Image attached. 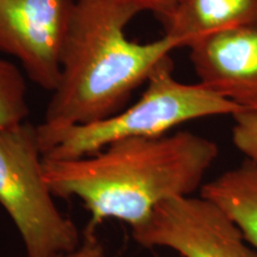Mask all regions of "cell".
<instances>
[{
    "label": "cell",
    "mask_w": 257,
    "mask_h": 257,
    "mask_svg": "<svg viewBox=\"0 0 257 257\" xmlns=\"http://www.w3.org/2000/svg\"><path fill=\"white\" fill-rule=\"evenodd\" d=\"M141 11L124 0H75L61 55L57 87L38 126L60 130L94 123L127 106L181 41L165 35L141 43L125 29Z\"/></svg>",
    "instance_id": "7a4b0ae2"
},
{
    "label": "cell",
    "mask_w": 257,
    "mask_h": 257,
    "mask_svg": "<svg viewBox=\"0 0 257 257\" xmlns=\"http://www.w3.org/2000/svg\"><path fill=\"white\" fill-rule=\"evenodd\" d=\"M124 2L136 6L141 12H153L161 21V19L167 17L176 8L180 0H124Z\"/></svg>",
    "instance_id": "4fadbf2b"
},
{
    "label": "cell",
    "mask_w": 257,
    "mask_h": 257,
    "mask_svg": "<svg viewBox=\"0 0 257 257\" xmlns=\"http://www.w3.org/2000/svg\"><path fill=\"white\" fill-rule=\"evenodd\" d=\"M232 142L246 160L257 165V110H243L233 114Z\"/></svg>",
    "instance_id": "8fae6325"
},
{
    "label": "cell",
    "mask_w": 257,
    "mask_h": 257,
    "mask_svg": "<svg viewBox=\"0 0 257 257\" xmlns=\"http://www.w3.org/2000/svg\"><path fill=\"white\" fill-rule=\"evenodd\" d=\"M51 257H105V248L94 232H85L82 242L76 249Z\"/></svg>",
    "instance_id": "7c38bea8"
},
{
    "label": "cell",
    "mask_w": 257,
    "mask_h": 257,
    "mask_svg": "<svg viewBox=\"0 0 257 257\" xmlns=\"http://www.w3.org/2000/svg\"><path fill=\"white\" fill-rule=\"evenodd\" d=\"M131 237L142 248L169 249L181 257H257L232 219L201 195L162 202L131 229Z\"/></svg>",
    "instance_id": "5b68a950"
},
{
    "label": "cell",
    "mask_w": 257,
    "mask_h": 257,
    "mask_svg": "<svg viewBox=\"0 0 257 257\" xmlns=\"http://www.w3.org/2000/svg\"><path fill=\"white\" fill-rule=\"evenodd\" d=\"M257 21V0H180L161 19L165 35L188 47L212 32Z\"/></svg>",
    "instance_id": "ba28073f"
},
{
    "label": "cell",
    "mask_w": 257,
    "mask_h": 257,
    "mask_svg": "<svg viewBox=\"0 0 257 257\" xmlns=\"http://www.w3.org/2000/svg\"><path fill=\"white\" fill-rule=\"evenodd\" d=\"M173 66L168 57L152 74L141 98L110 117L60 130H44L37 125L44 157L78 159L119 141L161 137L187 121L244 110L200 82L178 81Z\"/></svg>",
    "instance_id": "3957f363"
},
{
    "label": "cell",
    "mask_w": 257,
    "mask_h": 257,
    "mask_svg": "<svg viewBox=\"0 0 257 257\" xmlns=\"http://www.w3.org/2000/svg\"><path fill=\"white\" fill-rule=\"evenodd\" d=\"M219 155L213 141L189 131L112 143L78 159L44 157V176L56 198L76 199L96 225L117 220L140 226L170 199L189 197Z\"/></svg>",
    "instance_id": "6da1fadb"
},
{
    "label": "cell",
    "mask_w": 257,
    "mask_h": 257,
    "mask_svg": "<svg viewBox=\"0 0 257 257\" xmlns=\"http://www.w3.org/2000/svg\"><path fill=\"white\" fill-rule=\"evenodd\" d=\"M75 0H0V51L19 61L28 78L53 92Z\"/></svg>",
    "instance_id": "8992f818"
},
{
    "label": "cell",
    "mask_w": 257,
    "mask_h": 257,
    "mask_svg": "<svg viewBox=\"0 0 257 257\" xmlns=\"http://www.w3.org/2000/svg\"><path fill=\"white\" fill-rule=\"evenodd\" d=\"M200 195L216 204L257 250V165L246 160L205 182Z\"/></svg>",
    "instance_id": "9c48e42d"
},
{
    "label": "cell",
    "mask_w": 257,
    "mask_h": 257,
    "mask_svg": "<svg viewBox=\"0 0 257 257\" xmlns=\"http://www.w3.org/2000/svg\"><path fill=\"white\" fill-rule=\"evenodd\" d=\"M187 48L201 85L244 110H257V21L212 32Z\"/></svg>",
    "instance_id": "52a82bcc"
},
{
    "label": "cell",
    "mask_w": 257,
    "mask_h": 257,
    "mask_svg": "<svg viewBox=\"0 0 257 257\" xmlns=\"http://www.w3.org/2000/svg\"><path fill=\"white\" fill-rule=\"evenodd\" d=\"M44 176L37 125L0 127V205L17 229L27 257H51L76 249L83 237L64 216Z\"/></svg>",
    "instance_id": "277c9868"
},
{
    "label": "cell",
    "mask_w": 257,
    "mask_h": 257,
    "mask_svg": "<svg viewBox=\"0 0 257 257\" xmlns=\"http://www.w3.org/2000/svg\"><path fill=\"white\" fill-rule=\"evenodd\" d=\"M30 113L28 86L16 64L0 57V127L27 121Z\"/></svg>",
    "instance_id": "30bf717a"
}]
</instances>
